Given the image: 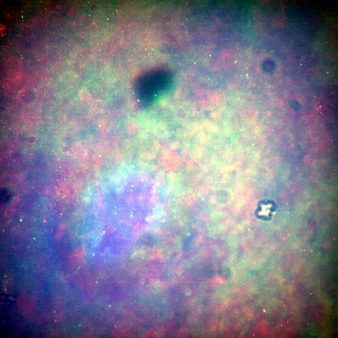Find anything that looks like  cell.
I'll list each match as a JSON object with an SVG mask.
<instances>
[{"mask_svg": "<svg viewBox=\"0 0 338 338\" xmlns=\"http://www.w3.org/2000/svg\"><path fill=\"white\" fill-rule=\"evenodd\" d=\"M5 71L11 79L19 78L23 71L21 61L18 58L13 57L7 60L4 65Z\"/></svg>", "mask_w": 338, "mask_h": 338, "instance_id": "cell-1", "label": "cell"}]
</instances>
